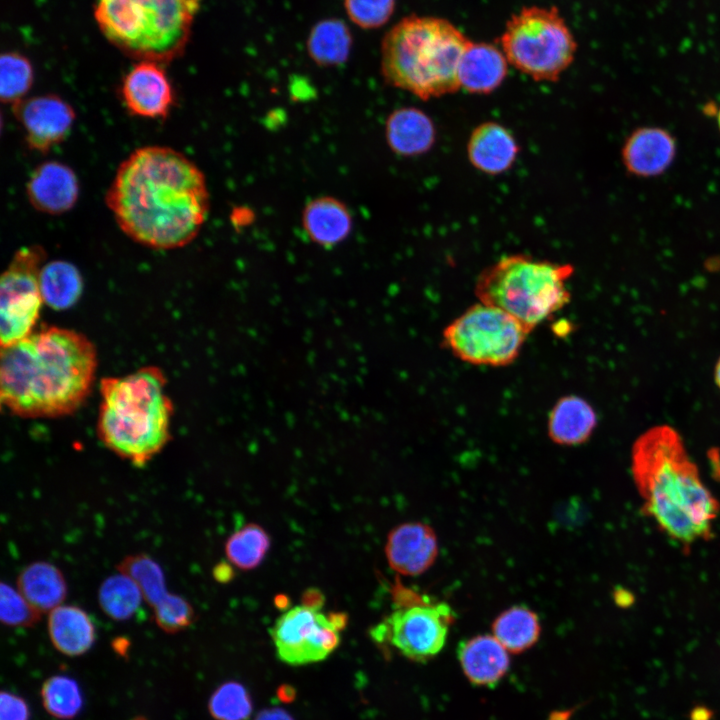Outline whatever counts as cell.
<instances>
[{"label": "cell", "mask_w": 720, "mask_h": 720, "mask_svg": "<svg viewBox=\"0 0 720 720\" xmlns=\"http://www.w3.org/2000/svg\"><path fill=\"white\" fill-rule=\"evenodd\" d=\"M350 20L364 29L378 28L391 17L395 0H344Z\"/></svg>", "instance_id": "cell-37"}, {"label": "cell", "mask_w": 720, "mask_h": 720, "mask_svg": "<svg viewBox=\"0 0 720 720\" xmlns=\"http://www.w3.org/2000/svg\"><path fill=\"white\" fill-rule=\"evenodd\" d=\"M596 424L592 406L581 397L569 395L553 406L548 418V435L559 445H579L589 439Z\"/></svg>", "instance_id": "cell-24"}, {"label": "cell", "mask_w": 720, "mask_h": 720, "mask_svg": "<svg viewBox=\"0 0 720 720\" xmlns=\"http://www.w3.org/2000/svg\"><path fill=\"white\" fill-rule=\"evenodd\" d=\"M41 614L17 589L2 582L0 589V619L11 627H32L36 625Z\"/></svg>", "instance_id": "cell-36"}, {"label": "cell", "mask_w": 720, "mask_h": 720, "mask_svg": "<svg viewBox=\"0 0 720 720\" xmlns=\"http://www.w3.org/2000/svg\"><path fill=\"white\" fill-rule=\"evenodd\" d=\"M17 589L40 613L62 605L68 591L61 570L47 561H35L24 567L17 577Z\"/></svg>", "instance_id": "cell-25"}, {"label": "cell", "mask_w": 720, "mask_h": 720, "mask_svg": "<svg viewBox=\"0 0 720 720\" xmlns=\"http://www.w3.org/2000/svg\"><path fill=\"white\" fill-rule=\"evenodd\" d=\"M34 80L31 62L18 52H7L0 59V98L12 106L25 99Z\"/></svg>", "instance_id": "cell-32"}, {"label": "cell", "mask_w": 720, "mask_h": 720, "mask_svg": "<svg viewBox=\"0 0 720 720\" xmlns=\"http://www.w3.org/2000/svg\"><path fill=\"white\" fill-rule=\"evenodd\" d=\"M97 354L83 334L49 326L1 347L2 405L23 418H55L76 411L93 385Z\"/></svg>", "instance_id": "cell-2"}, {"label": "cell", "mask_w": 720, "mask_h": 720, "mask_svg": "<svg viewBox=\"0 0 720 720\" xmlns=\"http://www.w3.org/2000/svg\"><path fill=\"white\" fill-rule=\"evenodd\" d=\"M340 630L320 610L302 604L286 610L270 629L277 657L292 666L326 659L339 646Z\"/></svg>", "instance_id": "cell-12"}, {"label": "cell", "mask_w": 720, "mask_h": 720, "mask_svg": "<svg viewBox=\"0 0 720 720\" xmlns=\"http://www.w3.org/2000/svg\"><path fill=\"white\" fill-rule=\"evenodd\" d=\"M712 713L705 707H696L691 713V720H710Z\"/></svg>", "instance_id": "cell-42"}, {"label": "cell", "mask_w": 720, "mask_h": 720, "mask_svg": "<svg viewBox=\"0 0 720 720\" xmlns=\"http://www.w3.org/2000/svg\"><path fill=\"white\" fill-rule=\"evenodd\" d=\"M233 569L227 563H219L213 569V576L216 581L226 583L232 579Z\"/></svg>", "instance_id": "cell-40"}, {"label": "cell", "mask_w": 720, "mask_h": 720, "mask_svg": "<svg viewBox=\"0 0 720 720\" xmlns=\"http://www.w3.org/2000/svg\"><path fill=\"white\" fill-rule=\"evenodd\" d=\"M158 367H142L100 381L97 434L117 456L144 466L170 440L173 405Z\"/></svg>", "instance_id": "cell-4"}, {"label": "cell", "mask_w": 720, "mask_h": 720, "mask_svg": "<svg viewBox=\"0 0 720 720\" xmlns=\"http://www.w3.org/2000/svg\"><path fill=\"white\" fill-rule=\"evenodd\" d=\"M271 546L266 530L248 523L236 530L225 543V554L229 562L241 570H252L264 560Z\"/></svg>", "instance_id": "cell-30"}, {"label": "cell", "mask_w": 720, "mask_h": 720, "mask_svg": "<svg viewBox=\"0 0 720 720\" xmlns=\"http://www.w3.org/2000/svg\"><path fill=\"white\" fill-rule=\"evenodd\" d=\"M438 539L431 526L419 521L399 524L388 534L385 556L391 569L404 576H419L435 562Z\"/></svg>", "instance_id": "cell-15"}, {"label": "cell", "mask_w": 720, "mask_h": 720, "mask_svg": "<svg viewBox=\"0 0 720 720\" xmlns=\"http://www.w3.org/2000/svg\"><path fill=\"white\" fill-rule=\"evenodd\" d=\"M528 334L510 314L479 301L445 327L443 343L462 361L499 367L519 356Z\"/></svg>", "instance_id": "cell-9"}, {"label": "cell", "mask_w": 720, "mask_h": 720, "mask_svg": "<svg viewBox=\"0 0 720 720\" xmlns=\"http://www.w3.org/2000/svg\"><path fill=\"white\" fill-rule=\"evenodd\" d=\"M492 632L510 653L518 654L538 641L541 625L535 611L524 605H514L494 619Z\"/></svg>", "instance_id": "cell-26"}, {"label": "cell", "mask_w": 720, "mask_h": 720, "mask_svg": "<svg viewBox=\"0 0 720 720\" xmlns=\"http://www.w3.org/2000/svg\"><path fill=\"white\" fill-rule=\"evenodd\" d=\"M457 654L466 678L479 686H495L510 666L509 651L493 634L462 641Z\"/></svg>", "instance_id": "cell-19"}, {"label": "cell", "mask_w": 720, "mask_h": 720, "mask_svg": "<svg viewBox=\"0 0 720 720\" xmlns=\"http://www.w3.org/2000/svg\"><path fill=\"white\" fill-rule=\"evenodd\" d=\"M83 280L79 270L70 262L54 260L43 265L40 290L43 301L55 310L74 305L81 296Z\"/></svg>", "instance_id": "cell-28"}, {"label": "cell", "mask_w": 720, "mask_h": 720, "mask_svg": "<svg viewBox=\"0 0 720 720\" xmlns=\"http://www.w3.org/2000/svg\"><path fill=\"white\" fill-rule=\"evenodd\" d=\"M717 120H718V124H719V128H720V110H719V112H718Z\"/></svg>", "instance_id": "cell-45"}, {"label": "cell", "mask_w": 720, "mask_h": 720, "mask_svg": "<svg viewBox=\"0 0 720 720\" xmlns=\"http://www.w3.org/2000/svg\"><path fill=\"white\" fill-rule=\"evenodd\" d=\"M152 609L156 625L168 634L184 631L196 619L191 603L178 594L168 592Z\"/></svg>", "instance_id": "cell-35"}, {"label": "cell", "mask_w": 720, "mask_h": 720, "mask_svg": "<svg viewBox=\"0 0 720 720\" xmlns=\"http://www.w3.org/2000/svg\"><path fill=\"white\" fill-rule=\"evenodd\" d=\"M387 145L397 155L417 156L430 150L436 138L431 118L415 107H401L385 123Z\"/></svg>", "instance_id": "cell-21"}, {"label": "cell", "mask_w": 720, "mask_h": 720, "mask_svg": "<svg viewBox=\"0 0 720 720\" xmlns=\"http://www.w3.org/2000/svg\"><path fill=\"white\" fill-rule=\"evenodd\" d=\"M519 153L513 134L503 125L487 121L478 125L467 142V156L474 168L498 175L509 170Z\"/></svg>", "instance_id": "cell-18"}, {"label": "cell", "mask_w": 720, "mask_h": 720, "mask_svg": "<svg viewBox=\"0 0 720 720\" xmlns=\"http://www.w3.org/2000/svg\"><path fill=\"white\" fill-rule=\"evenodd\" d=\"M154 61H139L125 75L121 97L134 116L165 119L174 105L171 82L160 65Z\"/></svg>", "instance_id": "cell-14"}, {"label": "cell", "mask_w": 720, "mask_h": 720, "mask_svg": "<svg viewBox=\"0 0 720 720\" xmlns=\"http://www.w3.org/2000/svg\"><path fill=\"white\" fill-rule=\"evenodd\" d=\"M118 571L139 587L144 601L152 608L168 593L159 563L145 553L130 554L117 565Z\"/></svg>", "instance_id": "cell-31"}, {"label": "cell", "mask_w": 720, "mask_h": 720, "mask_svg": "<svg viewBox=\"0 0 720 720\" xmlns=\"http://www.w3.org/2000/svg\"><path fill=\"white\" fill-rule=\"evenodd\" d=\"M41 699L46 711L58 719H72L83 706V697L77 682L65 675L47 679L41 689Z\"/></svg>", "instance_id": "cell-33"}, {"label": "cell", "mask_w": 720, "mask_h": 720, "mask_svg": "<svg viewBox=\"0 0 720 720\" xmlns=\"http://www.w3.org/2000/svg\"><path fill=\"white\" fill-rule=\"evenodd\" d=\"M12 109L23 128L27 146L39 153L63 142L76 119L73 107L55 94L25 98Z\"/></svg>", "instance_id": "cell-13"}, {"label": "cell", "mask_w": 720, "mask_h": 720, "mask_svg": "<svg viewBox=\"0 0 720 720\" xmlns=\"http://www.w3.org/2000/svg\"><path fill=\"white\" fill-rule=\"evenodd\" d=\"M676 142L665 129L644 127L635 130L625 141L622 160L633 175L651 177L662 174L673 162Z\"/></svg>", "instance_id": "cell-17"}, {"label": "cell", "mask_w": 720, "mask_h": 720, "mask_svg": "<svg viewBox=\"0 0 720 720\" xmlns=\"http://www.w3.org/2000/svg\"><path fill=\"white\" fill-rule=\"evenodd\" d=\"M325 602L323 593L316 588L307 589L302 595V605L320 610Z\"/></svg>", "instance_id": "cell-39"}, {"label": "cell", "mask_w": 720, "mask_h": 720, "mask_svg": "<svg viewBox=\"0 0 720 720\" xmlns=\"http://www.w3.org/2000/svg\"><path fill=\"white\" fill-rule=\"evenodd\" d=\"M632 475L644 513L666 535L685 546L711 538L719 502L674 428L658 425L639 436L632 447Z\"/></svg>", "instance_id": "cell-3"}, {"label": "cell", "mask_w": 720, "mask_h": 720, "mask_svg": "<svg viewBox=\"0 0 720 720\" xmlns=\"http://www.w3.org/2000/svg\"><path fill=\"white\" fill-rule=\"evenodd\" d=\"M105 203L121 231L153 249L169 250L193 241L209 212V191L201 169L167 146L134 150L118 167Z\"/></svg>", "instance_id": "cell-1"}, {"label": "cell", "mask_w": 720, "mask_h": 720, "mask_svg": "<svg viewBox=\"0 0 720 720\" xmlns=\"http://www.w3.org/2000/svg\"><path fill=\"white\" fill-rule=\"evenodd\" d=\"M46 258L39 245L16 251L0 281L1 347L29 336L39 318L43 301L40 272Z\"/></svg>", "instance_id": "cell-11"}, {"label": "cell", "mask_w": 720, "mask_h": 720, "mask_svg": "<svg viewBox=\"0 0 720 720\" xmlns=\"http://www.w3.org/2000/svg\"><path fill=\"white\" fill-rule=\"evenodd\" d=\"M573 271L570 264L507 255L480 273L475 294L480 302L510 314L530 333L569 303L566 283Z\"/></svg>", "instance_id": "cell-7"}, {"label": "cell", "mask_w": 720, "mask_h": 720, "mask_svg": "<svg viewBox=\"0 0 720 720\" xmlns=\"http://www.w3.org/2000/svg\"><path fill=\"white\" fill-rule=\"evenodd\" d=\"M469 42L447 19L407 16L382 40L381 73L389 85L422 100L454 93L460 89L458 66Z\"/></svg>", "instance_id": "cell-5"}, {"label": "cell", "mask_w": 720, "mask_h": 720, "mask_svg": "<svg viewBox=\"0 0 720 720\" xmlns=\"http://www.w3.org/2000/svg\"><path fill=\"white\" fill-rule=\"evenodd\" d=\"M79 193V181L73 169L54 160L35 167L26 183V195L31 206L49 215L71 210Z\"/></svg>", "instance_id": "cell-16"}, {"label": "cell", "mask_w": 720, "mask_h": 720, "mask_svg": "<svg viewBox=\"0 0 720 720\" xmlns=\"http://www.w3.org/2000/svg\"><path fill=\"white\" fill-rule=\"evenodd\" d=\"M256 720H292V718L281 709H271L259 714Z\"/></svg>", "instance_id": "cell-41"}, {"label": "cell", "mask_w": 720, "mask_h": 720, "mask_svg": "<svg viewBox=\"0 0 720 720\" xmlns=\"http://www.w3.org/2000/svg\"><path fill=\"white\" fill-rule=\"evenodd\" d=\"M302 225L313 243L328 248L344 241L351 233L353 223L345 203L332 196H321L305 205Z\"/></svg>", "instance_id": "cell-22"}, {"label": "cell", "mask_w": 720, "mask_h": 720, "mask_svg": "<svg viewBox=\"0 0 720 720\" xmlns=\"http://www.w3.org/2000/svg\"><path fill=\"white\" fill-rule=\"evenodd\" d=\"M209 711L217 720H245L252 704L245 688L237 682L218 687L209 700Z\"/></svg>", "instance_id": "cell-34"}, {"label": "cell", "mask_w": 720, "mask_h": 720, "mask_svg": "<svg viewBox=\"0 0 720 720\" xmlns=\"http://www.w3.org/2000/svg\"><path fill=\"white\" fill-rule=\"evenodd\" d=\"M0 700V720H29V708L23 698L2 691Z\"/></svg>", "instance_id": "cell-38"}, {"label": "cell", "mask_w": 720, "mask_h": 720, "mask_svg": "<svg viewBox=\"0 0 720 720\" xmlns=\"http://www.w3.org/2000/svg\"><path fill=\"white\" fill-rule=\"evenodd\" d=\"M47 629L55 649L70 657L86 653L96 639L95 626L90 616L74 605H60L51 610Z\"/></svg>", "instance_id": "cell-23"}, {"label": "cell", "mask_w": 720, "mask_h": 720, "mask_svg": "<svg viewBox=\"0 0 720 720\" xmlns=\"http://www.w3.org/2000/svg\"><path fill=\"white\" fill-rule=\"evenodd\" d=\"M454 620L455 614L446 602L417 597L399 604L372 635L378 642H388L405 658L425 662L443 649Z\"/></svg>", "instance_id": "cell-10"}, {"label": "cell", "mask_w": 720, "mask_h": 720, "mask_svg": "<svg viewBox=\"0 0 720 720\" xmlns=\"http://www.w3.org/2000/svg\"><path fill=\"white\" fill-rule=\"evenodd\" d=\"M143 596L136 583L123 573L107 577L98 589V603L106 616L116 621L132 618Z\"/></svg>", "instance_id": "cell-29"}, {"label": "cell", "mask_w": 720, "mask_h": 720, "mask_svg": "<svg viewBox=\"0 0 720 720\" xmlns=\"http://www.w3.org/2000/svg\"><path fill=\"white\" fill-rule=\"evenodd\" d=\"M508 62L536 81H556L573 62L575 38L556 7L528 6L513 14L500 37Z\"/></svg>", "instance_id": "cell-8"}, {"label": "cell", "mask_w": 720, "mask_h": 720, "mask_svg": "<svg viewBox=\"0 0 720 720\" xmlns=\"http://www.w3.org/2000/svg\"><path fill=\"white\" fill-rule=\"evenodd\" d=\"M352 36L347 25L335 18L318 22L313 26L308 39L307 51L319 66H337L349 57Z\"/></svg>", "instance_id": "cell-27"}, {"label": "cell", "mask_w": 720, "mask_h": 720, "mask_svg": "<svg viewBox=\"0 0 720 720\" xmlns=\"http://www.w3.org/2000/svg\"><path fill=\"white\" fill-rule=\"evenodd\" d=\"M508 63L505 54L498 47L470 41L459 61L460 88L470 93H491L504 81Z\"/></svg>", "instance_id": "cell-20"}, {"label": "cell", "mask_w": 720, "mask_h": 720, "mask_svg": "<svg viewBox=\"0 0 720 720\" xmlns=\"http://www.w3.org/2000/svg\"><path fill=\"white\" fill-rule=\"evenodd\" d=\"M275 603L277 604L278 607L281 608V607H283V603H285L287 605L288 601H287L286 597L283 598L282 595H279L278 598L275 599Z\"/></svg>", "instance_id": "cell-44"}, {"label": "cell", "mask_w": 720, "mask_h": 720, "mask_svg": "<svg viewBox=\"0 0 720 720\" xmlns=\"http://www.w3.org/2000/svg\"><path fill=\"white\" fill-rule=\"evenodd\" d=\"M714 379H715L716 385L720 389V358L718 359L716 366H715Z\"/></svg>", "instance_id": "cell-43"}, {"label": "cell", "mask_w": 720, "mask_h": 720, "mask_svg": "<svg viewBox=\"0 0 720 720\" xmlns=\"http://www.w3.org/2000/svg\"><path fill=\"white\" fill-rule=\"evenodd\" d=\"M200 0H95L105 38L139 61L163 63L181 55Z\"/></svg>", "instance_id": "cell-6"}]
</instances>
